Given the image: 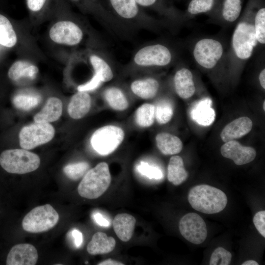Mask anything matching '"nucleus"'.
I'll return each instance as SVG.
<instances>
[{
	"mask_svg": "<svg viewBox=\"0 0 265 265\" xmlns=\"http://www.w3.org/2000/svg\"><path fill=\"white\" fill-rule=\"evenodd\" d=\"M40 164L39 156L26 149H7L0 154V165L11 174H23L36 170Z\"/></svg>",
	"mask_w": 265,
	"mask_h": 265,
	"instance_id": "39448f33",
	"label": "nucleus"
},
{
	"mask_svg": "<svg viewBox=\"0 0 265 265\" xmlns=\"http://www.w3.org/2000/svg\"><path fill=\"white\" fill-rule=\"evenodd\" d=\"M157 146L159 151L165 155H176L183 148V143L181 139L174 135L161 132L156 136Z\"/></svg>",
	"mask_w": 265,
	"mask_h": 265,
	"instance_id": "412c9836",
	"label": "nucleus"
},
{
	"mask_svg": "<svg viewBox=\"0 0 265 265\" xmlns=\"http://www.w3.org/2000/svg\"><path fill=\"white\" fill-rule=\"evenodd\" d=\"M89 164L86 162H79L66 165L63 168L64 174L70 179L77 180L88 171Z\"/></svg>",
	"mask_w": 265,
	"mask_h": 265,
	"instance_id": "72a5a7b5",
	"label": "nucleus"
},
{
	"mask_svg": "<svg viewBox=\"0 0 265 265\" xmlns=\"http://www.w3.org/2000/svg\"><path fill=\"white\" fill-rule=\"evenodd\" d=\"M188 176L183 159L179 156L171 157L167 167L168 180L174 185L178 186L185 182Z\"/></svg>",
	"mask_w": 265,
	"mask_h": 265,
	"instance_id": "5701e85b",
	"label": "nucleus"
},
{
	"mask_svg": "<svg viewBox=\"0 0 265 265\" xmlns=\"http://www.w3.org/2000/svg\"><path fill=\"white\" fill-rule=\"evenodd\" d=\"M253 223L259 233L265 237V211L257 212L253 217Z\"/></svg>",
	"mask_w": 265,
	"mask_h": 265,
	"instance_id": "58836bf2",
	"label": "nucleus"
},
{
	"mask_svg": "<svg viewBox=\"0 0 265 265\" xmlns=\"http://www.w3.org/2000/svg\"><path fill=\"white\" fill-rule=\"evenodd\" d=\"M159 86V84L157 80L149 78L133 81L131 88L136 96L144 99H149L156 96Z\"/></svg>",
	"mask_w": 265,
	"mask_h": 265,
	"instance_id": "4be33fe9",
	"label": "nucleus"
},
{
	"mask_svg": "<svg viewBox=\"0 0 265 265\" xmlns=\"http://www.w3.org/2000/svg\"><path fill=\"white\" fill-rule=\"evenodd\" d=\"M179 228L182 236L195 244L203 243L207 237L206 224L196 213L189 212L184 215L179 221Z\"/></svg>",
	"mask_w": 265,
	"mask_h": 265,
	"instance_id": "9d476101",
	"label": "nucleus"
},
{
	"mask_svg": "<svg viewBox=\"0 0 265 265\" xmlns=\"http://www.w3.org/2000/svg\"><path fill=\"white\" fill-rule=\"evenodd\" d=\"M102 82L100 77L94 74L91 79L86 83L79 85L78 91L80 92H87L92 91L97 88Z\"/></svg>",
	"mask_w": 265,
	"mask_h": 265,
	"instance_id": "4c0bfd02",
	"label": "nucleus"
},
{
	"mask_svg": "<svg viewBox=\"0 0 265 265\" xmlns=\"http://www.w3.org/2000/svg\"><path fill=\"white\" fill-rule=\"evenodd\" d=\"M254 15L247 14L237 24L232 34L229 52L225 62L231 66L243 64L252 56L258 42L255 36Z\"/></svg>",
	"mask_w": 265,
	"mask_h": 265,
	"instance_id": "f257e3e1",
	"label": "nucleus"
},
{
	"mask_svg": "<svg viewBox=\"0 0 265 265\" xmlns=\"http://www.w3.org/2000/svg\"><path fill=\"white\" fill-rule=\"evenodd\" d=\"M187 199L194 210L206 214H213L223 211L227 204V197L220 189L208 185L192 187Z\"/></svg>",
	"mask_w": 265,
	"mask_h": 265,
	"instance_id": "f03ea898",
	"label": "nucleus"
},
{
	"mask_svg": "<svg viewBox=\"0 0 265 265\" xmlns=\"http://www.w3.org/2000/svg\"><path fill=\"white\" fill-rule=\"evenodd\" d=\"M173 54L170 49L161 44L145 46L135 54L133 60L141 66H165L172 61Z\"/></svg>",
	"mask_w": 265,
	"mask_h": 265,
	"instance_id": "1a4fd4ad",
	"label": "nucleus"
},
{
	"mask_svg": "<svg viewBox=\"0 0 265 265\" xmlns=\"http://www.w3.org/2000/svg\"><path fill=\"white\" fill-rule=\"evenodd\" d=\"M46 0H26L28 8L32 11L37 12L43 7Z\"/></svg>",
	"mask_w": 265,
	"mask_h": 265,
	"instance_id": "ea45409f",
	"label": "nucleus"
},
{
	"mask_svg": "<svg viewBox=\"0 0 265 265\" xmlns=\"http://www.w3.org/2000/svg\"><path fill=\"white\" fill-rule=\"evenodd\" d=\"M255 36L258 43H265V8L259 9L254 15L253 19Z\"/></svg>",
	"mask_w": 265,
	"mask_h": 265,
	"instance_id": "2f4dec72",
	"label": "nucleus"
},
{
	"mask_svg": "<svg viewBox=\"0 0 265 265\" xmlns=\"http://www.w3.org/2000/svg\"><path fill=\"white\" fill-rule=\"evenodd\" d=\"M54 133V129L50 123L35 122L21 129L20 144L24 149H31L51 141Z\"/></svg>",
	"mask_w": 265,
	"mask_h": 265,
	"instance_id": "6e6552de",
	"label": "nucleus"
},
{
	"mask_svg": "<svg viewBox=\"0 0 265 265\" xmlns=\"http://www.w3.org/2000/svg\"><path fill=\"white\" fill-rule=\"evenodd\" d=\"M116 241L112 237H108L101 232L96 233L87 246V251L91 255L106 254L115 248Z\"/></svg>",
	"mask_w": 265,
	"mask_h": 265,
	"instance_id": "aec40b11",
	"label": "nucleus"
},
{
	"mask_svg": "<svg viewBox=\"0 0 265 265\" xmlns=\"http://www.w3.org/2000/svg\"><path fill=\"white\" fill-rule=\"evenodd\" d=\"M72 236L74 238V242L76 246L79 248L82 244L83 238L82 233L77 229L72 231Z\"/></svg>",
	"mask_w": 265,
	"mask_h": 265,
	"instance_id": "a19ab883",
	"label": "nucleus"
},
{
	"mask_svg": "<svg viewBox=\"0 0 265 265\" xmlns=\"http://www.w3.org/2000/svg\"><path fill=\"white\" fill-rule=\"evenodd\" d=\"M110 1L117 14L123 18L132 19L138 14V8L135 0H110Z\"/></svg>",
	"mask_w": 265,
	"mask_h": 265,
	"instance_id": "393cba45",
	"label": "nucleus"
},
{
	"mask_svg": "<svg viewBox=\"0 0 265 265\" xmlns=\"http://www.w3.org/2000/svg\"><path fill=\"white\" fill-rule=\"evenodd\" d=\"M253 126L251 120L246 116L239 117L228 124L222 130L220 137L226 142L239 138L247 134Z\"/></svg>",
	"mask_w": 265,
	"mask_h": 265,
	"instance_id": "2eb2a0df",
	"label": "nucleus"
},
{
	"mask_svg": "<svg viewBox=\"0 0 265 265\" xmlns=\"http://www.w3.org/2000/svg\"><path fill=\"white\" fill-rule=\"evenodd\" d=\"M110 183L108 164L102 162L86 172L78 186V191L82 197L95 199L105 192Z\"/></svg>",
	"mask_w": 265,
	"mask_h": 265,
	"instance_id": "7ed1b4c3",
	"label": "nucleus"
},
{
	"mask_svg": "<svg viewBox=\"0 0 265 265\" xmlns=\"http://www.w3.org/2000/svg\"></svg>",
	"mask_w": 265,
	"mask_h": 265,
	"instance_id": "09e8293b",
	"label": "nucleus"
},
{
	"mask_svg": "<svg viewBox=\"0 0 265 265\" xmlns=\"http://www.w3.org/2000/svg\"><path fill=\"white\" fill-rule=\"evenodd\" d=\"M138 171L149 179H159L162 176L161 171L157 167L150 165L146 162L141 161L137 166Z\"/></svg>",
	"mask_w": 265,
	"mask_h": 265,
	"instance_id": "e433bc0d",
	"label": "nucleus"
},
{
	"mask_svg": "<svg viewBox=\"0 0 265 265\" xmlns=\"http://www.w3.org/2000/svg\"><path fill=\"white\" fill-rule=\"evenodd\" d=\"M91 104L90 95L86 92L79 91L71 99L68 107V113L74 119H80L88 112Z\"/></svg>",
	"mask_w": 265,
	"mask_h": 265,
	"instance_id": "a211bd4d",
	"label": "nucleus"
},
{
	"mask_svg": "<svg viewBox=\"0 0 265 265\" xmlns=\"http://www.w3.org/2000/svg\"><path fill=\"white\" fill-rule=\"evenodd\" d=\"M175 91L182 99H186L195 93L196 87L191 71L183 67L177 71L174 77Z\"/></svg>",
	"mask_w": 265,
	"mask_h": 265,
	"instance_id": "4468645a",
	"label": "nucleus"
},
{
	"mask_svg": "<svg viewBox=\"0 0 265 265\" xmlns=\"http://www.w3.org/2000/svg\"><path fill=\"white\" fill-rule=\"evenodd\" d=\"M83 35L80 27L70 21L56 22L49 31L50 37L53 42L68 46L79 44L82 39Z\"/></svg>",
	"mask_w": 265,
	"mask_h": 265,
	"instance_id": "9b49d317",
	"label": "nucleus"
},
{
	"mask_svg": "<svg viewBox=\"0 0 265 265\" xmlns=\"http://www.w3.org/2000/svg\"><path fill=\"white\" fill-rule=\"evenodd\" d=\"M105 97L108 105L115 110H124L129 106L125 95L118 88L113 87L108 88L105 92Z\"/></svg>",
	"mask_w": 265,
	"mask_h": 265,
	"instance_id": "bb28decb",
	"label": "nucleus"
},
{
	"mask_svg": "<svg viewBox=\"0 0 265 265\" xmlns=\"http://www.w3.org/2000/svg\"><path fill=\"white\" fill-rule=\"evenodd\" d=\"M212 101L209 98L203 99L192 107L190 115L192 119L199 125L208 126L214 122L215 113L212 107Z\"/></svg>",
	"mask_w": 265,
	"mask_h": 265,
	"instance_id": "dca6fc26",
	"label": "nucleus"
},
{
	"mask_svg": "<svg viewBox=\"0 0 265 265\" xmlns=\"http://www.w3.org/2000/svg\"><path fill=\"white\" fill-rule=\"evenodd\" d=\"M136 123L142 127L152 126L155 119V106L151 104H144L136 111L135 116Z\"/></svg>",
	"mask_w": 265,
	"mask_h": 265,
	"instance_id": "cd10ccee",
	"label": "nucleus"
},
{
	"mask_svg": "<svg viewBox=\"0 0 265 265\" xmlns=\"http://www.w3.org/2000/svg\"><path fill=\"white\" fill-rule=\"evenodd\" d=\"M220 152L223 157L233 160L238 165L252 161L256 156V152L253 147L242 146L234 140L225 142L221 147Z\"/></svg>",
	"mask_w": 265,
	"mask_h": 265,
	"instance_id": "f8f14e48",
	"label": "nucleus"
},
{
	"mask_svg": "<svg viewBox=\"0 0 265 265\" xmlns=\"http://www.w3.org/2000/svg\"><path fill=\"white\" fill-rule=\"evenodd\" d=\"M173 115L172 105L168 101L159 102L155 106V118L160 124H164L169 122Z\"/></svg>",
	"mask_w": 265,
	"mask_h": 265,
	"instance_id": "473e14b6",
	"label": "nucleus"
},
{
	"mask_svg": "<svg viewBox=\"0 0 265 265\" xmlns=\"http://www.w3.org/2000/svg\"><path fill=\"white\" fill-rule=\"evenodd\" d=\"M62 103L55 97H51L47 101L42 109L35 115L34 120L37 123L54 122L58 120L62 114Z\"/></svg>",
	"mask_w": 265,
	"mask_h": 265,
	"instance_id": "6ab92c4d",
	"label": "nucleus"
},
{
	"mask_svg": "<svg viewBox=\"0 0 265 265\" xmlns=\"http://www.w3.org/2000/svg\"><path fill=\"white\" fill-rule=\"evenodd\" d=\"M136 223L132 215L122 213L117 214L113 220V230L121 240L127 242L132 238Z\"/></svg>",
	"mask_w": 265,
	"mask_h": 265,
	"instance_id": "f3484780",
	"label": "nucleus"
},
{
	"mask_svg": "<svg viewBox=\"0 0 265 265\" xmlns=\"http://www.w3.org/2000/svg\"><path fill=\"white\" fill-rule=\"evenodd\" d=\"M93 218L96 222L101 226L108 227L109 226V222L100 213L94 214Z\"/></svg>",
	"mask_w": 265,
	"mask_h": 265,
	"instance_id": "79ce46f5",
	"label": "nucleus"
},
{
	"mask_svg": "<svg viewBox=\"0 0 265 265\" xmlns=\"http://www.w3.org/2000/svg\"><path fill=\"white\" fill-rule=\"evenodd\" d=\"M263 107L264 110L265 111V100L264 101V102H263Z\"/></svg>",
	"mask_w": 265,
	"mask_h": 265,
	"instance_id": "de8ad7c7",
	"label": "nucleus"
},
{
	"mask_svg": "<svg viewBox=\"0 0 265 265\" xmlns=\"http://www.w3.org/2000/svg\"><path fill=\"white\" fill-rule=\"evenodd\" d=\"M90 62L94 70L95 74L100 77L102 82L109 81L113 78L111 68L102 57L92 54L90 56Z\"/></svg>",
	"mask_w": 265,
	"mask_h": 265,
	"instance_id": "c85d7f7f",
	"label": "nucleus"
},
{
	"mask_svg": "<svg viewBox=\"0 0 265 265\" xmlns=\"http://www.w3.org/2000/svg\"><path fill=\"white\" fill-rule=\"evenodd\" d=\"M214 0H191L187 7V12L191 15L207 13L214 5Z\"/></svg>",
	"mask_w": 265,
	"mask_h": 265,
	"instance_id": "f704fd0d",
	"label": "nucleus"
},
{
	"mask_svg": "<svg viewBox=\"0 0 265 265\" xmlns=\"http://www.w3.org/2000/svg\"><path fill=\"white\" fill-rule=\"evenodd\" d=\"M124 132L122 128L107 125L97 130L91 138L93 149L101 155H108L114 152L123 141Z\"/></svg>",
	"mask_w": 265,
	"mask_h": 265,
	"instance_id": "0eeeda50",
	"label": "nucleus"
},
{
	"mask_svg": "<svg viewBox=\"0 0 265 265\" xmlns=\"http://www.w3.org/2000/svg\"><path fill=\"white\" fill-rule=\"evenodd\" d=\"M259 80L262 87L265 89V69L264 68L262 70L260 73L259 76Z\"/></svg>",
	"mask_w": 265,
	"mask_h": 265,
	"instance_id": "a18cd8bd",
	"label": "nucleus"
},
{
	"mask_svg": "<svg viewBox=\"0 0 265 265\" xmlns=\"http://www.w3.org/2000/svg\"><path fill=\"white\" fill-rule=\"evenodd\" d=\"M35 247L28 243H21L13 246L6 257L7 265H34L38 260Z\"/></svg>",
	"mask_w": 265,
	"mask_h": 265,
	"instance_id": "ddd939ff",
	"label": "nucleus"
},
{
	"mask_svg": "<svg viewBox=\"0 0 265 265\" xmlns=\"http://www.w3.org/2000/svg\"><path fill=\"white\" fill-rule=\"evenodd\" d=\"M17 41V35L10 22L0 14V44L11 48L15 45Z\"/></svg>",
	"mask_w": 265,
	"mask_h": 265,
	"instance_id": "a878e982",
	"label": "nucleus"
},
{
	"mask_svg": "<svg viewBox=\"0 0 265 265\" xmlns=\"http://www.w3.org/2000/svg\"><path fill=\"white\" fill-rule=\"evenodd\" d=\"M138 4L143 6H149L154 4L157 0H135Z\"/></svg>",
	"mask_w": 265,
	"mask_h": 265,
	"instance_id": "c03bdc74",
	"label": "nucleus"
},
{
	"mask_svg": "<svg viewBox=\"0 0 265 265\" xmlns=\"http://www.w3.org/2000/svg\"><path fill=\"white\" fill-rule=\"evenodd\" d=\"M41 98L37 94L22 93L15 96L13 102L17 108L28 110L37 106Z\"/></svg>",
	"mask_w": 265,
	"mask_h": 265,
	"instance_id": "7c9ffc66",
	"label": "nucleus"
},
{
	"mask_svg": "<svg viewBox=\"0 0 265 265\" xmlns=\"http://www.w3.org/2000/svg\"><path fill=\"white\" fill-rule=\"evenodd\" d=\"M192 55L195 62L206 70H212L225 62L226 54L223 44L213 38H203L194 44Z\"/></svg>",
	"mask_w": 265,
	"mask_h": 265,
	"instance_id": "20e7f679",
	"label": "nucleus"
},
{
	"mask_svg": "<svg viewBox=\"0 0 265 265\" xmlns=\"http://www.w3.org/2000/svg\"><path fill=\"white\" fill-rule=\"evenodd\" d=\"M242 265H258L259 264L255 261L250 260L243 262Z\"/></svg>",
	"mask_w": 265,
	"mask_h": 265,
	"instance_id": "49530a36",
	"label": "nucleus"
},
{
	"mask_svg": "<svg viewBox=\"0 0 265 265\" xmlns=\"http://www.w3.org/2000/svg\"><path fill=\"white\" fill-rule=\"evenodd\" d=\"M59 215L50 204L33 208L24 217L22 227L27 232L37 233L51 229L57 223Z\"/></svg>",
	"mask_w": 265,
	"mask_h": 265,
	"instance_id": "423d86ee",
	"label": "nucleus"
},
{
	"mask_svg": "<svg viewBox=\"0 0 265 265\" xmlns=\"http://www.w3.org/2000/svg\"><path fill=\"white\" fill-rule=\"evenodd\" d=\"M38 73V67L27 61L19 60L14 62L8 72L9 78L12 80H17L22 78L31 80L35 78Z\"/></svg>",
	"mask_w": 265,
	"mask_h": 265,
	"instance_id": "b1692460",
	"label": "nucleus"
},
{
	"mask_svg": "<svg viewBox=\"0 0 265 265\" xmlns=\"http://www.w3.org/2000/svg\"><path fill=\"white\" fill-rule=\"evenodd\" d=\"M99 265H124V264L121 262L108 259L106 260H104L99 264Z\"/></svg>",
	"mask_w": 265,
	"mask_h": 265,
	"instance_id": "37998d69",
	"label": "nucleus"
},
{
	"mask_svg": "<svg viewBox=\"0 0 265 265\" xmlns=\"http://www.w3.org/2000/svg\"><path fill=\"white\" fill-rule=\"evenodd\" d=\"M241 11V0H224L221 16L223 22L232 23L237 20Z\"/></svg>",
	"mask_w": 265,
	"mask_h": 265,
	"instance_id": "c756f323",
	"label": "nucleus"
},
{
	"mask_svg": "<svg viewBox=\"0 0 265 265\" xmlns=\"http://www.w3.org/2000/svg\"><path fill=\"white\" fill-rule=\"evenodd\" d=\"M231 253L222 247L216 248L212 252L210 261V265H229L231 261Z\"/></svg>",
	"mask_w": 265,
	"mask_h": 265,
	"instance_id": "c9c22d12",
	"label": "nucleus"
}]
</instances>
